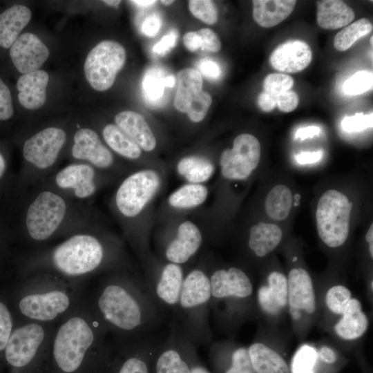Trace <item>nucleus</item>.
Returning a JSON list of instances; mask_svg holds the SVG:
<instances>
[{
	"instance_id": "7ed1b4c3",
	"label": "nucleus",
	"mask_w": 373,
	"mask_h": 373,
	"mask_svg": "<svg viewBox=\"0 0 373 373\" xmlns=\"http://www.w3.org/2000/svg\"><path fill=\"white\" fill-rule=\"evenodd\" d=\"M210 300L209 274L202 269H192L184 277L173 326L196 347L211 340Z\"/></svg>"
},
{
	"instance_id": "09e8293b",
	"label": "nucleus",
	"mask_w": 373,
	"mask_h": 373,
	"mask_svg": "<svg viewBox=\"0 0 373 373\" xmlns=\"http://www.w3.org/2000/svg\"><path fill=\"white\" fill-rule=\"evenodd\" d=\"M197 66L200 75L209 79H218L222 73L220 66L210 59L205 58L200 60Z\"/></svg>"
},
{
	"instance_id": "a878e982",
	"label": "nucleus",
	"mask_w": 373,
	"mask_h": 373,
	"mask_svg": "<svg viewBox=\"0 0 373 373\" xmlns=\"http://www.w3.org/2000/svg\"><path fill=\"white\" fill-rule=\"evenodd\" d=\"M30 19V10L22 5H14L1 13L0 46L10 48Z\"/></svg>"
},
{
	"instance_id": "c03bdc74",
	"label": "nucleus",
	"mask_w": 373,
	"mask_h": 373,
	"mask_svg": "<svg viewBox=\"0 0 373 373\" xmlns=\"http://www.w3.org/2000/svg\"><path fill=\"white\" fill-rule=\"evenodd\" d=\"M200 38V49L210 52H216L221 49V41L215 32L209 28H202L197 31Z\"/></svg>"
},
{
	"instance_id": "79ce46f5",
	"label": "nucleus",
	"mask_w": 373,
	"mask_h": 373,
	"mask_svg": "<svg viewBox=\"0 0 373 373\" xmlns=\"http://www.w3.org/2000/svg\"><path fill=\"white\" fill-rule=\"evenodd\" d=\"M373 115L356 113L353 116L345 117L341 122L342 128L348 133L360 132L372 127Z\"/></svg>"
},
{
	"instance_id": "5fc2aeb1",
	"label": "nucleus",
	"mask_w": 373,
	"mask_h": 373,
	"mask_svg": "<svg viewBox=\"0 0 373 373\" xmlns=\"http://www.w3.org/2000/svg\"><path fill=\"white\" fill-rule=\"evenodd\" d=\"M258 103L260 108L266 112H269L276 107V101L275 97L266 92H262L258 98Z\"/></svg>"
},
{
	"instance_id": "680f3d73",
	"label": "nucleus",
	"mask_w": 373,
	"mask_h": 373,
	"mask_svg": "<svg viewBox=\"0 0 373 373\" xmlns=\"http://www.w3.org/2000/svg\"><path fill=\"white\" fill-rule=\"evenodd\" d=\"M103 2L105 3L106 4L108 5V6H117L121 3V1H119V0H105V1H103Z\"/></svg>"
},
{
	"instance_id": "9b49d317",
	"label": "nucleus",
	"mask_w": 373,
	"mask_h": 373,
	"mask_svg": "<svg viewBox=\"0 0 373 373\" xmlns=\"http://www.w3.org/2000/svg\"><path fill=\"white\" fill-rule=\"evenodd\" d=\"M260 159V144L248 133L238 135L233 148L224 150L220 159L222 175L227 179L243 180L257 167Z\"/></svg>"
},
{
	"instance_id": "0eeeda50",
	"label": "nucleus",
	"mask_w": 373,
	"mask_h": 373,
	"mask_svg": "<svg viewBox=\"0 0 373 373\" xmlns=\"http://www.w3.org/2000/svg\"><path fill=\"white\" fill-rule=\"evenodd\" d=\"M126 57V50L120 44L111 40L99 42L89 52L84 63L90 85L98 91L110 88L124 66Z\"/></svg>"
},
{
	"instance_id": "f704fd0d",
	"label": "nucleus",
	"mask_w": 373,
	"mask_h": 373,
	"mask_svg": "<svg viewBox=\"0 0 373 373\" xmlns=\"http://www.w3.org/2000/svg\"><path fill=\"white\" fill-rule=\"evenodd\" d=\"M207 194V187L202 184H186L169 196V202L176 208H191L202 204L206 200Z\"/></svg>"
},
{
	"instance_id": "c756f323",
	"label": "nucleus",
	"mask_w": 373,
	"mask_h": 373,
	"mask_svg": "<svg viewBox=\"0 0 373 373\" xmlns=\"http://www.w3.org/2000/svg\"><path fill=\"white\" fill-rule=\"evenodd\" d=\"M282 238L278 225L261 222L251 227L248 246L256 256L264 257L278 246Z\"/></svg>"
},
{
	"instance_id": "473e14b6",
	"label": "nucleus",
	"mask_w": 373,
	"mask_h": 373,
	"mask_svg": "<svg viewBox=\"0 0 373 373\" xmlns=\"http://www.w3.org/2000/svg\"><path fill=\"white\" fill-rule=\"evenodd\" d=\"M102 135L107 144L116 153L128 159H137L141 155V149L117 126L106 125Z\"/></svg>"
},
{
	"instance_id": "b1692460",
	"label": "nucleus",
	"mask_w": 373,
	"mask_h": 373,
	"mask_svg": "<svg viewBox=\"0 0 373 373\" xmlns=\"http://www.w3.org/2000/svg\"><path fill=\"white\" fill-rule=\"evenodd\" d=\"M115 121L117 126L140 149L146 151L155 149V135L141 114L132 111H122L115 115Z\"/></svg>"
},
{
	"instance_id": "6e6d98bb",
	"label": "nucleus",
	"mask_w": 373,
	"mask_h": 373,
	"mask_svg": "<svg viewBox=\"0 0 373 373\" xmlns=\"http://www.w3.org/2000/svg\"><path fill=\"white\" fill-rule=\"evenodd\" d=\"M321 133V128L316 126H308L300 128L297 130L295 133L294 139H300L304 140L307 138H312L317 136Z\"/></svg>"
},
{
	"instance_id": "a18cd8bd",
	"label": "nucleus",
	"mask_w": 373,
	"mask_h": 373,
	"mask_svg": "<svg viewBox=\"0 0 373 373\" xmlns=\"http://www.w3.org/2000/svg\"><path fill=\"white\" fill-rule=\"evenodd\" d=\"M183 341L191 373H211L200 361L197 354V347L184 335Z\"/></svg>"
},
{
	"instance_id": "f8f14e48",
	"label": "nucleus",
	"mask_w": 373,
	"mask_h": 373,
	"mask_svg": "<svg viewBox=\"0 0 373 373\" xmlns=\"http://www.w3.org/2000/svg\"><path fill=\"white\" fill-rule=\"evenodd\" d=\"M66 140V134L61 128H46L25 142L23 157L38 169H48L57 160Z\"/></svg>"
},
{
	"instance_id": "2eb2a0df",
	"label": "nucleus",
	"mask_w": 373,
	"mask_h": 373,
	"mask_svg": "<svg viewBox=\"0 0 373 373\" xmlns=\"http://www.w3.org/2000/svg\"><path fill=\"white\" fill-rule=\"evenodd\" d=\"M289 312L298 321L303 314H313L316 309V298L309 274L303 268H293L287 277Z\"/></svg>"
},
{
	"instance_id": "bb28decb",
	"label": "nucleus",
	"mask_w": 373,
	"mask_h": 373,
	"mask_svg": "<svg viewBox=\"0 0 373 373\" xmlns=\"http://www.w3.org/2000/svg\"><path fill=\"white\" fill-rule=\"evenodd\" d=\"M253 17L263 28H271L287 19L293 12L294 0H254Z\"/></svg>"
},
{
	"instance_id": "f3484780",
	"label": "nucleus",
	"mask_w": 373,
	"mask_h": 373,
	"mask_svg": "<svg viewBox=\"0 0 373 373\" xmlns=\"http://www.w3.org/2000/svg\"><path fill=\"white\" fill-rule=\"evenodd\" d=\"M312 50L303 41L290 40L276 47L269 57L271 66L276 70L288 73H298L311 63Z\"/></svg>"
},
{
	"instance_id": "bf43d9fd",
	"label": "nucleus",
	"mask_w": 373,
	"mask_h": 373,
	"mask_svg": "<svg viewBox=\"0 0 373 373\" xmlns=\"http://www.w3.org/2000/svg\"><path fill=\"white\" fill-rule=\"evenodd\" d=\"M131 3H133L134 4L140 6V7H148L150 6H152L155 4L157 1L153 0H136V1H131Z\"/></svg>"
},
{
	"instance_id": "4d7b16f0",
	"label": "nucleus",
	"mask_w": 373,
	"mask_h": 373,
	"mask_svg": "<svg viewBox=\"0 0 373 373\" xmlns=\"http://www.w3.org/2000/svg\"><path fill=\"white\" fill-rule=\"evenodd\" d=\"M317 353L318 357H320L323 361L328 364L334 363L337 359V356L334 351L327 346L321 347Z\"/></svg>"
},
{
	"instance_id": "393cba45",
	"label": "nucleus",
	"mask_w": 373,
	"mask_h": 373,
	"mask_svg": "<svg viewBox=\"0 0 373 373\" xmlns=\"http://www.w3.org/2000/svg\"><path fill=\"white\" fill-rule=\"evenodd\" d=\"M341 316V318L334 325V332L340 338L354 341L366 332L369 319L363 311L358 299L352 298Z\"/></svg>"
},
{
	"instance_id": "e433bc0d",
	"label": "nucleus",
	"mask_w": 373,
	"mask_h": 373,
	"mask_svg": "<svg viewBox=\"0 0 373 373\" xmlns=\"http://www.w3.org/2000/svg\"><path fill=\"white\" fill-rule=\"evenodd\" d=\"M318 358L316 350L312 346L303 345L294 354L291 373H315L314 367Z\"/></svg>"
},
{
	"instance_id": "e2e57ef3",
	"label": "nucleus",
	"mask_w": 373,
	"mask_h": 373,
	"mask_svg": "<svg viewBox=\"0 0 373 373\" xmlns=\"http://www.w3.org/2000/svg\"><path fill=\"white\" fill-rule=\"evenodd\" d=\"M174 2V1H170V0H162L161 1V3L165 6H169L172 4Z\"/></svg>"
},
{
	"instance_id": "13d9d810",
	"label": "nucleus",
	"mask_w": 373,
	"mask_h": 373,
	"mask_svg": "<svg viewBox=\"0 0 373 373\" xmlns=\"http://www.w3.org/2000/svg\"><path fill=\"white\" fill-rule=\"evenodd\" d=\"M365 239L369 245V252L371 258H373V224H372L367 230Z\"/></svg>"
},
{
	"instance_id": "ea45409f",
	"label": "nucleus",
	"mask_w": 373,
	"mask_h": 373,
	"mask_svg": "<svg viewBox=\"0 0 373 373\" xmlns=\"http://www.w3.org/2000/svg\"><path fill=\"white\" fill-rule=\"evenodd\" d=\"M189 8L194 17L205 23L211 25L218 21V11L212 1L190 0Z\"/></svg>"
},
{
	"instance_id": "2f4dec72",
	"label": "nucleus",
	"mask_w": 373,
	"mask_h": 373,
	"mask_svg": "<svg viewBox=\"0 0 373 373\" xmlns=\"http://www.w3.org/2000/svg\"><path fill=\"white\" fill-rule=\"evenodd\" d=\"M293 196L291 190L285 185L274 186L268 193L265 199V211L273 220L285 219L291 209Z\"/></svg>"
},
{
	"instance_id": "58836bf2",
	"label": "nucleus",
	"mask_w": 373,
	"mask_h": 373,
	"mask_svg": "<svg viewBox=\"0 0 373 373\" xmlns=\"http://www.w3.org/2000/svg\"><path fill=\"white\" fill-rule=\"evenodd\" d=\"M372 73L359 70L343 84V92L347 95H358L372 88Z\"/></svg>"
},
{
	"instance_id": "1a4fd4ad",
	"label": "nucleus",
	"mask_w": 373,
	"mask_h": 373,
	"mask_svg": "<svg viewBox=\"0 0 373 373\" xmlns=\"http://www.w3.org/2000/svg\"><path fill=\"white\" fill-rule=\"evenodd\" d=\"M202 75L195 68L182 69L177 75L174 106L194 122L203 120L212 103L211 95L202 90Z\"/></svg>"
},
{
	"instance_id": "49530a36",
	"label": "nucleus",
	"mask_w": 373,
	"mask_h": 373,
	"mask_svg": "<svg viewBox=\"0 0 373 373\" xmlns=\"http://www.w3.org/2000/svg\"><path fill=\"white\" fill-rule=\"evenodd\" d=\"M12 97L8 86L0 78V120H6L13 115Z\"/></svg>"
},
{
	"instance_id": "8fccbe9b",
	"label": "nucleus",
	"mask_w": 373,
	"mask_h": 373,
	"mask_svg": "<svg viewBox=\"0 0 373 373\" xmlns=\"http://www.w3.org/2000/svg\"><path fill=\"white\" fill-rule=\"evenodd\" d=\"M178 36L176 30H172L153 46V52L160 55H165L176 45Z\"/></svg>"
},
{
	"instance_id": "c85d7f7f",
	"label": "nucleus",
	"mask_w": 373,
	"mask_h": 373,
	"mask_svg": "<svg viewBox=\"0 0 373 373\" xmlns=\"http://www.w3.org/2000/svg\"><path fill=\"white\" fill-rule=\"evenodd\" d=\"M247 350L255 373H290L284 358L267 345L256 342Z\"/></svg>"
},
{
	"instance_id": "412c9836",
	"label": "nucleus",
	"mask_w": 373,
	"mask_h": 373,
	"mask_svg": "<svg viewBox=\"0 0 373 373\" xmlns=\"http://www.w3.org/2000/svg\"><path fill=\"white\" fill-rule=\"evenodd\" d=\"M95 171L88 164H73L59 171L55 176L57 185L65 189H72L76 197L83 199L91 196L95 191Z\"/></svg>"
},
{
	"instance_id": "f257e3e1",
	"label": "nucleus",
	"mask_w": 373,
	"mask_h": 373,
	"mask_svg": "<svg viewBox=\"0 0 373 373\" xmlns=\"http://www.w3.org/2000/svg\"><path fill=\"white\" fill-rule=\"evenodd\" d=\"M88 303L108 334L121 341L157 337L155 332L167 313L145 281L125 276L111 278L98 285Z\"/></svg>"
},
{
	"instance_id": "c9c22d12",
	"label": "nucleus",
	"mask_w": 373,
	"mask_h": 373,
	"mask_svg": "<svg viewBox=\"0 0 373 373\" xmlns=\"http://www.w3.org/2000/svg\"><path fill=\"white\" fill-rule=\"evenodd\" d=\"M372 28V24L369 19H360L347 25L336 35L334 46L338 51H345L360 38L369 34Z\"/></svg>"
},
{
	"instance_id": "4be33fe9",
	"label": "nucleus",
	"mask_w": 373,
	"mask_h": 373,
	"mask_svg": "<svg viewBox=\"0 0 373 373\" xmlns=\"http://www.w3.org/2000/svg\"><path fill=\"white\" fill-rule=\"evenodd\" d=\"M210 358L214 367L223 366L222 373H255L248 350L243 346L213 344Z\"/></svg>"
},
{
	"instance_id": "0e129e2a",
	"label": "nucleus",
	"mask_w": 373,
	"mask_h": 373,
	"mask_svg": "<svg viewBox=\"0 0 373 373\" xmlns=\"http://www.w3.org/2000/svg\"><path fill=\"white\" fill-rule=\"evenodd\" d=\"M372 39H373V37L372 36L371 38H370V41H371V45L372 46Z\"/></svg>"
},
{
	"instance_id": "20e7f679",
	"label": "nucleus",
	"mask_w": 373,
	"mask_h": 373,
	"mask_svg": "<svg viewBox=\"0 0 373 373\" xmlns=\"http://www.w3.org/2000/svg\"><path fill=\"white\" fill-rule=\"evenodd\" d=\"M209 278L210 310L220 325L231 326L245 314L253 284L243 270L235 267L216 269Z\"/></svg>"
},
{
	"instance_id": "6e6552de",
	"label": "nucleus",
	"mask_w": 373,
	"mask_h": 373,
	"mask_svg": "<svg viewBox=\"0 0 373 373\" xmlns=\"http://www.w3.org/2000/svg\"><path fill=\"white\" fill-rule=\"evenodd\" d=\"M66 204L59 195L48 191L41 192L30 204L26 224L30 237L44 241L51 237L62 222Z\"/></svg>"
},
{
	"instance_id": "052dcab7",
	"label": "nucleus",
	"mask_w": 373,
	"mask_h": 373,
	"mask_svg": "<svg viewBox=\"0 0 373 373\" xmlns=\"http://www.w3.org/2000/svg\"><path fill=\"white\" fill-rule=\"evenodd\" d=\"M6 169V162L3 155L0 153V178L3 175Z\"/></svg>"
},
{
	"instance_id": "4c0bfd02",
	"label": "nucleus",
	"mask_w": 373,
	"mask_h": 373,
	"mask_svg": "<svg viewBox=\"0 0 373 373\" xmlns=\"http://www.w3.org/2000/svg\"><path fill=\"white\" fill-rule=\"evenodd\" d=\"M352 298V292L347 287L336 285L327 291L325 303L332 314L341 316Z\"/></svg>"
},
{
	"instance_id": "cd10ccee",
	"label": "nucleus",
	"mask_w": 373,
	"mask_h": 373,
	"mask_svg": "<svg viewBox=\"0 0 373 373\" xmlns=\"http://www.w3.org/2000/svg\"><path fill=\"white\" fill-rule=\"evenodd\" d=\"M317 23L324 29L336 30L351 23L354 12L345 3L338 0L316 1Z\"/></svg>"
},
{
	"instance_id": "ddd939ff",
	"label": "nucleus",
	"mask_w": 373,
	"mask_h": 373,
	"mask_svg": "<svg viewBox=\"0 0 373 373\" xmlns=\"http://www.w3.org/2000/svg\"><path fill=\"white\" fill-rule=\"evenodd\" d=\"M184 277L180 265L169 262L145 282L159 305L174 314Z\"/></svg>"
},
{
	"instance_id": "dca6fc26",
	"label": "nucleus",
	"mask_w": 373,
	"mask_h": 373,
	"mask_svg": "<svg viewBox=\"0 0 373 373\" xmlns=\"http://www.w3.org/2000/svg\"><path fill=\"white\" fill-rule=\"evenodd\" d=\"M49 55L47 46L37 36L30 32L20 35L10 49L14 66L23 74L38 70Z\"/></svg>"
},
{
	"instance_id": "423d86ee",
	"label": "nucleus",
	"mask_w": 373,
	"mask_h": 373,
	"mask_svg": "<svg viewBox=\"0 0 373 373\" xmlns=\"http://www.w3.org/2000/svg\"><path fill=\"white\" fill-rule=\"evenodd\" d=\"M352 206L346 195L334 189L326 191L320 197L316 212L317 230L328 247H338L346 241Z\"/></svg>"
},
{
	"instance_id": "a211bd4d",
	"label": "nucleus",
	"mask_w": 373,
	"mask_h": 373,
	"mask_svg": "<svg viewBox=\"0 0 373 373\" xmlns=\"http://www.w3.org/2000/svg\"><path fill=\"white\" fill-rule=\"evenodd\" d=\"M287 278L280 271L271 272L267 283L257 291L256 300L260 310L271 317L280 314L288 303Z\"/></svg>"
},
{
	"instance_id": "a19ab883",
	"label": "nucleus",
	"mask_w": 373,
	"mask_h": 373,
	"mask_svg": "<svg viewBox=\"0 0 373 373\" xmlns=\"http://www.w3.org/2000/svg\"><path fill=\"white\" fill-rule=\"evenodd\" d=\"M293 85V78L283 73L269 74L263 82L264 91L275 98L283 93L291 90Z\"/></svg>"
},
{
	"instance_id": "de8ad7c7",
	"label": "nucleus",
	"mask_w": 373,
	"mask_h": 373,
	"mask_svg": "<svg viewBox=\"0 0 373 373\" xmlns=\"http://www.w3.org/2000/svg\"><path fill=\"white\" fill-rule=\"evenodd\" d=\"M276 106L280 111L285 113L291 112L296 108L299 102L298 94L291 90L283 93L276 98Z\"/></svg>"
},
{
	"instance_id": "603ef678",
	"label": "nucleus",
	"mask_w": 373,
	"mask_h": 373,
	"mask_svg": "<svg viewBox=\"0 0 373 373\" xmlns=\"http://www.w3.org/2000/svg\"><path fill=\"white\" fill-rule=\"evenodd\" d=\"M323 151H304L295 155V160L300 164H309L316 163L321 160Z\"/></svg>"
},
{
	"instance_id": "9d476101",
	"label": "nucleus",
	"mask_w": 373,
	"mask_h": 373,
	"mask_svg": "<svg viewBox=\"0 0 373 373\" xmlns=\"http://www.w3.org/2000/svg\"><path fill=\"white\" fill-rule=\"evenodd\" d=\"M160 177L153 170L136 172L119 186L115 202L118 210L126 217L139 214L160 186Z\"/></svg>"
},
{
	"instance_id": "39448f33",
	"label": "nucleus",
	"mask_w": 373,
	"mask_h": 373,
	"mask_svg": "<svg viewBox=\"0 0 373 373\" xmlns=\"http://www.w3.org/2000/svg\"><path fill=\"white\" fill-rule=\"evenodd\" d=\"M105 248L96 237L79 233L55 247L49 261L59 276L70 283L97 271L104 264Z\"/></svg>"
},
{
	"instance_id": "864d4df0",
	"label": "nucleus",
	"mask_w": 373,
	"mask_h": 373,
	"mask_svg": "<svg viewBox=\"0 0 373 373\" xmlns=\"http://www.w3.org/2000/svg\"><path fill=\"white\" fill-rule=\"evenodd\" d=\"M183 43L186 48L191 52L200 49V38L197 31L188 32L183 37Z\"/></svg>"
},
{
	"instance_id": "7c9ffc66",
	"label": "nucleus",
	"mask_w": 373,
	"mask_h": 373,
	"mask_svg": "<svg viewBox=\"0 0 373 373\" xmlns=\"http://www.w3.org/2000/svg\"><path fill=\"white\" fill-rule=\"evenodd\" d=\"M167 76L164 70L159 67L149 68L142 82L144 98L151 106H160L164 102L165 77Z\"/></svg>"
},
{
	"instance_id": "5701e85b",
	"label": "nucleus",
	"mask_w": 373,
	"mask_h": 373,
	"mask_svg": "<svg viewBox=\"0 0 373 373\" xmlns=\"http://www.w3.org/2000/svg\"><path fill=\"white\" fill-rule=\"evenodd\" d=\"M48 73L38 70L23 74L17 80L19 103L26 109L35 110L41 107L46 100Z\"/></svg>"
},
{
	"instance_id": "72a5a7b5",
	"label": "nucleus",
	"mask_w": 373,
	"mask_h": 373,
	"mask_svg": "<svg viewBox=\"0 0 373 373\" xmlns=\"http://www.w3.org/2000/svg\"><path fill=\"white\" fill-rule=\"evenodd\" d=\"M177 169L182 176L193 184L207 181L214 171V166L209 160L195 155L182 158Z\"/></svg>"
},
{
	"instance_id": "f03ea898",
	"label": "nucleus",
	"mask_w": 373,
	"mask_h": 373,
	"mask_svg": "<svg viewBox=\"0 0 373 373\" xmlns=\"http://www.w3.org/2000/svg\"><path fill=\"white\" fill-rule=\"evenodd\" d=\"M30 278L18 301L27 322L58 323L83 299L79 285L55 275Z\"/></svg>"
},
{
	"instance_id": "6ab92c4d",
	"label": "nucleus",
	"mask_w": 373,
	"mask_h": 373,
	"mask_svg": "<svg viewBox=\"0 0 373 373\" xmlns=\"http://www.w3.org/2000/svg\"><path fill=\"white\" fill-rule=\"evenodd\" d=\"M72 155L98 168L109 167L113 161L112 153L102 143L98 135L87 128H80L75 134Z\"/></svg>"
},
{
	"instance_id": "aec40b11",
	"label": "nucleus",
	"mask_w": 373,
	"mask_h": 373,
	"mask_svg": "<svg viewBox=\"0 0 373 373\" xmlns=\"http://www.w3.org/2000/svg\"><path fill=\"white\" fill-rule=\"evenodd\" d=\"M202 242L199 229L191 222L182 223L175 237L164 249V257L172 263H186L200 249Z\"/></svg>"
},
{
	"instance_id": "4468645a",
	"label": "nucleus",
	"mask_w": 373,
	"mask_h": 373,
	"mask_svg": "<svg viewBox=\"0 0 373 373\" xmlns=\"http://www.w3.org/2000/svg\"><path fill=\"white\" fill-rule=\"evenodd\" d=\"M151 373H191L183 336L172 326L169 336L157 346L152 357Z\"/></svg>"
},
{
	"instance_id": "3c124183",
	"label": "nucleus",
	"mask_w": 373,
	"mask_h": 373,
	"mask_svg": "<svg viewBox=\"0 0 373 373\" xmlns=\"http://www.w3.org/2000/svg\"><path fill=\"white\" fill-rule=\"evenodd\" d=\"M162 26V20L157 13L149 15L142 22L141 31L146 37H155Z\"/></svg>"
},
{
	"instance_id": "37998d69",
	"label": "nucleus",
	"mask_w": 373,
	"mask_h": 373,
	"mask_svg": "<svg viewBox=\"0 0 373 373\" xmlns=\"http://www.w3.org/2000/svg\"><path fill=\"white\" fill-rule=\"evenodd\" d=\"M13 330L11 313L6 305L0 301V351L5 350Z\"/></svg>"
}]
</instances>
